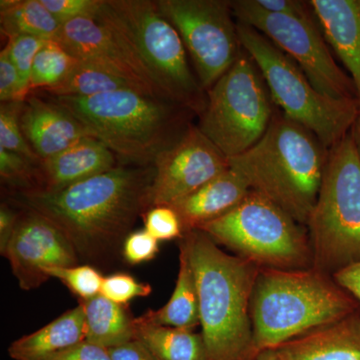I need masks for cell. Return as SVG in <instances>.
<instances>
[{"label": "cell", "mask_w": 360, "mask_h": 360, "mask_svg": "<svg viewBox=\"0 0 360 360\" xmlns=\"http://www.w3.org/2000/svg\"><path fill=\"white\" fill-rule=\"evenodd\" d=\"M153 167L117 165L58 191H16L21 208L39 213L63 232L79 259L110 262L139 217L148 210Z\"/></svg>", "instance_id": "1"}, {"label": "cell", "mask_w": 360, "mask_h": 360, "mask_svg": "<svg viewBox=\"0 0 360 360\" xmlns=\"http://www.w3.org/2000/svg\"><path fill=\"white\" fill-rule=\"evenodd\" d=\"M180 245L193 267L200 321L210 360H253L250 303L260 267L219 245L200 229L184 232Z\"/></svg>", "instance_id": "2"}, {"label": "cell", "mask_w": 360, "mask_h": 360, "mask_svg": "<svg viewBox=\"0 0 360 360\" xmlns=\"http://www.w3.org/2000/svg\"><path fill=\"white\" fill-rule=\"evenodd\" d=\"M115 153L118 165L153 167L191 127L187 108L136 89L91 97L51 96Z\"/></svg>", "instance_id": "3"}, {"label": "cell", "mask_w": 360, "mask_h": 360, "mask_svg": "<svg viewBox=\"0 0 360 360\" xmlns=\"http://www.w3.org/2000/svg\"><path fill=\"white\" fill-rule=\"evenodd\" d=\"M329 149L307 127L276 110L260 141L229 158L251 191L274 201L307 227L314 210Z\"/></svg>", "instance_id": "4"}, {"label": "cell", "mask_w": 360, "mask_h": 360, "mask_svg": "<svg viewBox=\"0 0 360 360\" xmlns=\"http://www.w3.org/2000/svg\"><path fill=\"white\" fill-rule=\"evenodd\" d=\"M359 307L333 276L314 267L260 269L250 303L255 347L258 352L279 347Z\"/></svg>", "instance_id": "5"}, {"label": "cell", "mask_w": 360, "mask_h": 360, "mask_svg": "<svg viewBox=\"0 0 360 360\" xmlns=\"http://www.w3.org/2000/svg\"><path fill=\"white\" fill-rule=\"evenodd\" d=\"M312 267L333 276L360 260V155L352 129L329 148L307 224Z\"/></svg>", "instance_id": "6"}, {"label": "cell", "mask_w": 360, "mask_h": 360, "mask_svg": "<svg viewBox=\"0 0 360 360\" xmlns=\"http://www.w3.org/2000/svg\"><path fill=\"white\" fill-rule=\"evenodd\" d=\"M96 20L120 33L172 103L200 116L207 92L191 70L179 32L151 0H103Z\"/></svg>", "instance_id": "7"}, {"label": "cell", "mask_w": 360, "mask_h": 360, "mask_svg": "<svg viewBox=\"0 0 360 360\" xmlns=\"http://www.w3.org/2000/svg\"><path fill=\"white\" fill-rule=\"evenodd\" d=\"M241 46L264 77L274 104L286 117L314 132L328 149L349 134L359 117L357 99L321 94L300 66L255 28L238 22Z\"/></svg>", "instance_id": "8"}, {"label": "cell", "mask_w": 360, "mask_h": 360, "mask_svg": "<svg viewBox=\"0 0 360 360\" xmlns=\"http://www.w3.org/2000/svg\"><path fill=\"white\" fill-rule=\"evenodd\" d=\"M305 229L274 201L250 191L231 212L198 229L260 269H304L312 267Z\"/></svg>", "instance_id": "9"}, {"label": "cell", "mask_w": 360, "mask_h": 360, "mask_svg": "<svg viewBox=\"0 0 360 360\" xmlns=\"http://www.w3.org/2000/svg\"><path fill=\"white\" fill-rule=\"evenodd\" d=\"M255 61L243 49L231 70L207 91L198 129L232 158L264 136L276 108Z\"/></svg>", "instance_id": "10"}, {"label": "cell", "mask_w": 360, "mask_h": 360, "mask_svg": "<svg viewBox=\"0 0 360 360\" xmlns=\"http://www.w3.org/2000/svg\"><path fill=\"white\" fill-rule=\"evenodd\" d=\"M231 8L238 22L255 28L295 60L321 94L335 99H357L354 80L333 59L312 18L314 11L300 16L270 13L255 0L231 1Z\"/></svg>", "instance_id": "11"}, {"label": "cell", "mask_w": 360, "mask_h": 360, "mask_svg": "<svg viewBox=\"0 0 360 360\" xmlns=\"http://www.w3.org/2000/svg\"><path fill=\"white\" fill-rule=\"evenodd\" d=\"M155 4L179 32L198 82L207 92L243 51L231 1L156 0Z\"/></svg>", "instance_id": "12"}, {"label": "cell", "mask_w": 360, "mask_h": 360, "mask_svg": "<svg viewBox=\"0 0 360 360\" xmlns=\"http://www.w3.org/2000/svg\"><path fill=\"white\" fill-rule=\"evenodd\" d=\"M148 191V210L170 206L198 191L229 168V158L191 124L172 148L156 160Z\"/></svg>", "instance_id": "13"}, {"label": "cell", "mask_w": 360, "mask_h": 360, "mask_svg": "<svg viewBox=\"0 0 360 360\" xmlns=\"http://www.w3.org/2000/svg\"><path fill=\"white\" fill-rule=\"evenodd\" d=\"M56 41L78 60L103 66L144 94L169 101L129 42L108 23L84 18L68 21Z\"/></svg>", "instance_id": "14"}, {"label": "cell", "mask_w": 360, "mask_h": 360, "mask_svg": "<svg viewBox=\"0 0 360 360\" xmlns=\"http://www.w3.org/2000/svg\"><path fill=\"white\" fill-rule=\"evenodd\" d=\"M2 255L8 259L13 276L25 290L46 283L51 278L49 270L75 266L80 262L70 241L56 225L25 208Z\"/></svg>", "instance_id": "15"}, {"label": "cell", "mask_w": 360, "mask_h": 360, "mask_svg": "<svg viewBox=\"0 0 360 360\" xmlns=\"http://www.w3.org/2000/svg\"><path fill=\"white\" fill-rule=\"evenodd\" d=\"M20 125L26 141L41 161L90 136L77 118L51 99L28 97L22 104Z\"/></svg>", "instance_id": "16"}, {"label": "cell", "mask_w": 360, "mask_h": 360, "mask_svg": "<svg viewBox=\"0 0 360 360\" xmlns=\"http://www.w3.org/2000/svg\"><path fill=\"white\" fill-rule=\"evenodd\" d=\"M117 165V158L105 144L94 137H86L58 155L41 161L32 189L60 191Z\"/></svg>", "instance_id": "17"}, {"label": "cell", "mask_w": 360, "mask_h": 360, "mask_svg": "<svg viewBox=\"0 0 360 360\" xmlns=\"http://www.w3.org/2000/svg\"><path fill=\"white\" fill-rule=\"evenodd\" d=\"M276 349L281 360H360V309Z\"/></svg>", "instance_id": "18"}, {"label": "cell", "mask_w": 360, "mask_h": 360, "mask_svg": "<svg viewBox=\"0 0 360 360\" xmlns=\"http://www.w3.org/2000/svg\"><path fill=\"white\" fill-rule=\"evenodd\" d=\"M250 191L246 180L229 167L170 207L179 215L184 233L226 214L245 200Z\"/></svg>", "instance_id": "19"}, {"label": "cell", "mask_w": 360, "mask_h": 360, "mask_svg": "<svg viewBox=\"0 0 360 360\" xmlns=\"http://www.w3.org/2000/svg\"><path fill=\"white\" fill-rule=\"evenodd\" d=\"M324 39L342 61L357 90L360 118V0H311Z\"/></svg>", "instance_id": "20"}, {"label": "cell", "mask_w": 360, "mask_h": 360, "mask_svg": "<svg viewBox=\"0 0 360 360\" xmlns=\"http://www.w3.org/2000/svg\"><path fill=\"white\" fill-rule=\"evenodd\" d=\"M84 340L85 317L79 303L39 330L13 341L8 354L14 360H42Z\"/></svg>", "instance_id": "21"}, {"label": "cell", "mask_w": 360, "mask_h": 360, "mask_svg": "<svg viewBox=\"0 0 360 360\" xmlns=\"http://www.w3.org/2000/svg\"><path fill=\"white\" fill-rule=\"evenodd\" d=\"M142 321L170 328L193 329L200 326V300L193 267L186 251L179 245V269L174 292L165 307L149 309Z\"/></svg>", "instance_id": "22"}, {"label": "cell", "mask_w": 360, "mask_h": 360, "mask_svg": "<svg viewBox=\"0 0 360 360\" xmlns=\"http://www.w3.org/2000/svg\"><path fill=\"white\" fill-rule=\"evenodd\" d=\"M85 317V340L110 349L135 340L134 319L124 305L103 295L80 300Z\"/></svg>", "instance_id": "23"}, {"label": "cell", "mask_w": 360, "mask_h": 360, "mask_svg": "<svg viewBox=\"0 0 360 360\" xmlns=\"http://www.w3.org/2000/svg\"><path fill=\"white\" fill-rule=\"evenodd\" d=\"M135 340L160 360H210L202 335L193 329L170 328L134 319Z\"/></svg>", "instance_id": "24"}, {"label": "cell", "mask_w": 360, "mask_h": 360, "mask_svg": "<svg viewBox=\"0 0 360 360\" xmlns=\"http://www.w3.org/2000/svg\"><path fill=\"white\" fill-rule=\"evenodd\" d=\"M1 33L9 37L27 35L56 40L61 23L42 4L41 0H1Z\"/></svg>", "instance_id": "25"}, {"label": "cell", "mask_w": 360, "mask_h": 360, "mask_svg": "<svg viewBox=\"0 0 360 360\" xmlns=\"http://www.w3.org/2000/svg\"><path fill=\"white\" fill-rule=\"evenodd\" d=\"M123 89L139 90L129 80L103 66L89 61H78L77 65L61 84L44 91L51 96L85 98Z\"/></svg>", "instance_id": "26"}, {"label": "cell", "mask_w": 360, "mask_h": 360, "mask_svg": "<svg viewBox=\"0 0 360 360\" xmlns=\"http://www.w3.org/2000/svg\"><path fill=\"white\" fill-rule=\"evenodd\" d=\"M78 59L56 40H49L40 49L33 63L30 77V92L58 86L77 65Z\"/></svg>", "instance_id": "27"}, {"label": "cell", "mask_w": 360, "mask_h": 360, "mask_svg": "<svg viewBox=\"0 0 360 360\" xmlns=\"http://www.w3.org/2000/svg\"><path fill=\"white\" fill-rule=\"evenodd\" d=\"M23 103H1L0 106V148L23 156L39 165L41 163L39 156L35 153L26 141L20 125V115Z\"/></svg>", "instance_id": "28"}, {"label": "cell", "mask_w": 360, "mask_h": 360, "mask_svg": "<svg viewBox=\"0 0 360 360\" xmlns=\"http://www.w3.org/2000/svg\"><path fill=\"white\" fill-rule=\"evenodd\" d=\"M49 276L58 278L65 284L80 300H89L101 295L104 277L90 264L75 265L70 267H56L47 271Z\"/></svg>", "instance_id": "29"}, {"label": "cell", "mask_w": 360, "mask_h": 360, "mask_svg": "<svg viewBox=\"0 0 360 360\" xmlns=\"http://www.w3.org/2000/svg\"><path fill=\"white\" fill-rule=\"evenodd\" d=\"M6 47L9 52L11 60L15 65L18 72L20 82V94L23 103L30 97V77L33 63L40 49L46 44L49 40L39 39V37H9L7 39Z\"/></svg>", "instance_id": "30"}, {"label": "cell", "mask_w": 360, "mask_h": 360, "mask_svg": "<svg viewBox=\"0 0 360 360\" xmlns=\"http://www.w3.org/2000/svg\"><path fill=\"white\" fill-rule=\"evenodd\" d=\"M37 165L20 155L0 148V175L2 181L16 187V191L34 188Z\"/></svg>", "instance_id": "31"}, {"label": "cell", "mask_w": 360, "mask_h": 360, "mask_svg": "<svg viewBox=\"0 0 360 360\" xmlns=\"http://www.w3.org/2000/svg\"><path fill=\"white\" fill-rule=\"evenodd\" d=\"M148 283H139L134 276L123 272L104 276L101 295L116 304L125 305L136 297H146L151 293Z\"/></svg>", "instance_id": "32"}, {"label": "cell", "mask_w": 360, "mask_h": 360, "mask_svg": "<svg viewBox=\"0 0 360 360\" xmlns=\"http://www.w3.org/2000/svg\"><path fill=\"white\" fill-rule=\"evenodd\" d=\"M146 231L158 241H168L184 236L181 222L177 213L170 206L149 208L142 217Z\"/></svg>", "instance_id": "33"}, {"label": "cell", "mask_w": 360, "mask_h": 360, "mask_svg": "<svg viewBox=\"0 0 360 360\" xmlns=\"http://www.w3.org/2000/svg\"><path fill=\"white\" fill-rule=\"evenodd\" d=\"M49 13L61 23L77 18L96 20L103 0H41Z\"/></svg>", "instance_id": "34"}, {"label": "cell", "mask_w": 360, "mask_h": 360, "mask_svg": "<svg viewBox=\"0 0 360 360\" xmlns=\"http://www.w3.org/2000/svg\"><path fill=\"white\" fill-rule=\"evenodd\" d=\"M122 257L129 264L136 265L153 259L160 251V241L146 229L131 232L122 245Z\"/></svg>", "instance_id": "35"}, {"label": "cell", "mask_w": 360, "mask_h": 360, "mask_svg": "<svg viewBox=\"0 0 360 360\" xmlns=\"http://www.w3.org/2000/svg\"><path fill=\"white\" fill-rule=\"evenodd\" d=\"M0 101L1 103H23L20 77L6 46L0 52Z\"/></svg>", "instance_id": "36"}, {"label": "cell", "mask_w": 360, "mask_h": 360, "mask_svg": "<svg viewBox=\"0 0 360 360\" xmlns=\"http://www.w3.org/2000/svg\"><path fill=\"white\" fill-rule=\"evenodd\" d=\"M42 360H112L106 348L84 340Z\"/></svg>", "instance_id": "37"}, {"label": "cell", "mask_w": 360, "mask_h": 360, "mask_svg": "<svg viewBox=\"0 0 360 360\" xmlns=\"http://www.w3.org/2000/svg\"><path fill=\"white\" fill-rule=\"evenodd\" d=\"M258 6L270 13L284 14V15L300 16L310 13L309 2L295 1V0H255Z\"/></svg>", "instance_id": "38"}, {"label": "cell", "mask_w": 360, "mask_h": 360, "mask_svg": "<svg viewBox=\"0 0 360 360\" xmlns=\"http://www.w3.org/2000/svg\"><path fill=\"white\" fill-rule=\"evenodd\" d=\"M108 350L112 360H160L139 340Z\"/></svg>", "instance_id": "39"}, {"label": "cell", "mask_w": 360, "mask_h": 360, "mask_svg": "<svg viewBox=\"0 0 360 360\" xmlns=\"http://www.w3.org/2000/svg\"><path fill=\"white\" fill-rule=\"evenodd\" d=\"M333 276L336 283L354 296L360 304V260L338 270Z\"/></svg>", "instance_id": "40"}, {"label": "cell", "mask_w": 360, "mask_h": 360, "mask_svg": "<svg viewBox=\"0 0 360 360\" xmlns=\"http://www.w3.org/2000/svg\"><path fill=\"white\" fill-rule=\"evenodd\" d=\"M20 212H14L6 203L0 207V252H4L15 229Z\"/></svg>", "instance_id": "41"}, {"label": "cell", "mask_w": 360, "mask_h": 360, "mask_svg": "<svg viewBox=\"0 0 360 360\" xmlns=\"http://www.w3.org/2000/svg\"><path fill=\"white\" fill-rule=\"evenodd\" d=\"M253 360H281L277 354L276 348L274 349H264L258 352L257 356Z\"/></svg>", "instance_id": "42"}, {"label": "cell", "mask_w": 360, "mask_h": 360, "mask_svg": "<svg viewBox=\"0 0 360 360\" xmlns=\"http://www.w3.org/2000/svg\"><path fill=\"white\" fill-rule=\"evenodd\" d=\"M352 131H354L355 142H356L357 148H359V155H360V118L357 120L356 123H355L354 127H352Z\"/></svg>", "instance_id": "43"}]
</instances>
